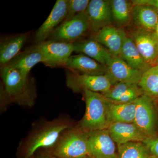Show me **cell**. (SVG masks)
Here are the masks:
<instances>
[{
  "label": "cell",
  "mask_w": 158,
  "mask_h": 158,
  "mask_svg": "<svg viewBox=\"0 0 158 158\" xmlns=\"http://www.w3.org/2000/svg\"><path fill=\"white\" fill-rule=\"evenodd\" d=\"M45 60L37 45L20 53L7 65L19 71L23 77L28 78L34 66L39 62L44 63Z\"/></svg>",
  "instance_id": "19"
},
{
  "label": "cell",
  "mask_w": 158,
  "mask_h": 158,
  "mask_svg": "<svg viewBox=\"0 0 158 158\" xmlns=\"http://www.w3.org/2000/svg\"><path fill=\"white\" fill-rule=\"evenodd\" d=\"M88 133L90 149L94 158L118 157L116 144L111 138L108 129Z\"/></svg>",
  "instance_id": "10"
},
{
  "label": "cell",
  "mask_w": 158,
  "mask_h": 158,
  "mask_svg": "<svg viewBox=\"0 0 158 158\" xmlns=\"http://www.w3.org/2000/svg\"><path fill=\"white\" fill-rule=\"evenodd\" d=\"M132 21L136 28L155 32L158 22V11L151 6H134Z\"/></svg>",
  "instance_id": "20"
},
{
  "label": "cell",
  "mask_w": 158,
  "mask_h": 158,
  "mask_svg": "<svg viewBox=\"0 0 158 158\" xmlns=\"http://www.w3.org/2000/svg\"><path fill=\"white\" fill-rule=\"evenodd\" d=\"M69 118H59L34 125L30 135L19 146V158L34 156L37 151L53 147L65 130L73 127Z\"/></svg>",
  "instance_id": "1"
},
{
  "label": "cell",
  "mask_w": 158,
  "mask_h": 158,
  "mask_svg": "<svg viewBox=\"0 0 158 158\" xmlns=\"http://www.w3.org/2000/svg\"><path fill=\"white\" fill-rule=\"evenodd\" d=\"M102 94L109 101L127 103L135 101L144 94L138 84L118 83Z\"/></svg>",
  "instance_id": "18"
},
{
  "label": "cell",
  "mask_w": 158,
  "mask_h": 158,
  "mask_svg": "<svg viewBox=\"0 0 158 158\" xmlns=\"http://www.w3.org/2000/svg\"><path fill=\"white\" fill-rule=\"evenodd\" d=\"M127 33L123 27L110 25L105 27L91 37L106 48L113 57L119 56Z\"/></svg>",
  "instance_id": "13"
},
{
  "label": "cell",
  "mask_w": 158,
  "mask_h": 158,
  "mask_svg": "<svg viewBox=\"0 0 158 158\" xmlns=\"http://www.w3.org/2000/svg\"><path fill=\"white\" fill-rule=\"evenodd\" d=\"M83 92L86 110L77 127L86 132L107 129L110 124L108 116L107 99L101 93L88 90Z\"/></svg>",
  "instance_id": "4"
},
{
  "label": "cell",
  "mask_w": 158,
  "mask_h": 158,
  "mask_svg": "<svg viewBox=\"0 0 158 158\" xmlns=\"http://www.w3.org/2000/svg\"><path fill=\"white\" fill-rule=\"evenodd\" d=\"M133 6L132 1H111V9L114 23H116L121 27L129 24L132 21Z\"/></svg>",
  "instance_id": "24"
},
{
  "label": "cell",
  "mask_w": 158,
  "mask_h": 158,
  "mask_svg": "<svg viewBox=\"0 0 158 158\" xmlns=\"http://www.w3.org/2000/svg\"><path fill=\"white\" fill-rule=\"evenodd\" d=\"M89 158H94L93 157H90Z\"/></svg>",
  "instance_id": "35"
},
{
  "label": "cell",
  "mask_w": 158,
  "mask_h": 158,
  "mask_svg": "<svg viewBox=\"0 0 158 158\" xmlns=\"http://www.w3.org/2000/svg\"><path fill=\"white\" fill-rule=\"evenodd\" d=\"M36 45L45 59L44 63L48 66H63L74 52L73 44L46 40Z\"/></svg>",
  "instance_id": "11"
},
{
  "label": "cell",
  "mask_w": 158,
  "mask_h": 158,
  "mask_svg": "<svg viewBox=\"0 0 158 158\" xmlns=\"http://www.w3.org/2000/svg\"><path fill=\"white\" fill-rule=\"evenodd\" d=\"M27 158H35V157H34V156H32L30 157Z\"/></svg>",
  "instance_id": "34"
},
{
  "label": "cell",
  "mask_w": 158,
  "mask_h": 158,
  "mask_svg": "<svg viewBox=\"0 0 158 158\" xmlns=\"http://www.w3.org/2000/svg\"><path fill=\"white\" fill-rule=\"evenodd\" d=\"M133 5H142L153 7L158 11V0H133Z\"/></svg>",
  "instance_id": "29"
},
{
  "label": "cell",
  "mask_w": 158,
  "mask_h": 158,
  "mask_svg": "<svg viewBox=\"0 0 158 158\" xmlns=\"http://www.w3.org/2000/svg\"><path fill=\"white\" fill-rule=\"evenodd\" d=\"M68 0H57L50 14L34 35L35 44L46 41L51 34L65 20L67 14Z\"/></svg>",
  "instance_id": "12"
},
{
  "label": "cell",
  "mask_w": 158,
  "mask_h": 158,
  "mask_svg": "<svg viewBox=\"0 0 158 158\" xmlns=\"http://www.w3.org/2000/svg\"><path fill=\"white\" fill-rule=\"evenodd\" d=\"M155 65H158V56L157 57V58L156 59V60H155L154 62L153 63H152L151 66Z\"/></svg>",
  "instance_id": "31"
},
{
  "label": "cell",
  "mask_w": 158,
  "mask_h": 158,
  "mask_svg": "<svg viewBox=\"0 0 158 158\" xmlns=\"http://www.w3.org/2000/svg\"><path fill=\"white\" fill-rule=\"evenodd\" d=\"M107 67V74L112 78L115 84L128 83L138 84L143 73L131 67L119 56H113Z\"/></svg>",
  "instance_id": "14"
},
{
  "label": "cell",
  "mask_w": 158,
  "mask_h": 158,
  "mask_svg": "<svg viewBox=\"0 0 158 158\" xmlns=\"http://www.w3.org/2000/svg\"><path fill=\"white\" fill-rule=\"evenodd\" d=\"M134 123L148 138L157 135V118L154 100L151 98L143 94L136 100Z\"/></svg>",
  "instance_id": "7"
},
{
  "label": "cell",
  "mask_w": 158,
  "mask_h": 158,
  "mask_svg": "<svg viewBox=\"0 0 158 158\" xmlns=\"http://www.w3.org/2000/svg\"><path fill=\"white\" fill-rule=\"evenodd\" d=\"M143 94L158 99V65H152L142 75L138 84Z\"/></svg>",
  "instance_id": "25"
},
{
  "label": "cell",
  "mask_w": 158,
  "mask_h": 158,
  "mask_svg": "<svg viewBox=\"0 0 158 158\" xmlns=\"http://www.w3.org/2000/svg\"><path fill=\"white\" fill-rule=\"evenodd\" d=\"M144 143L147 146L151 155L158 157V135L148 138Z\"/></svg>",
  "instance_id": "28"
},
{
  "label": "cell",
  "mask_w": 158,
  "mask_h": 158,
  "mask_svg": "<svg viewBox=\"0 0 158 158\" xmlns=\"http://www.w3.org/2000/svg\"><path fill=\"white\" fill-rule=\"evenodd\" d=\"M117 147V158H150L149 150L143 142H128Z\"/></svg>",
  "instance_id": "26"
},
{
  "label": "cell",
  "mask_w": 158,
  "mask_h": 158,
  "mask_svg": "<svg viewBox=\"0 0 158 158\" xmlns=\"http://www.w3.org/2000/svg\"><path fill=\"white\" fill-rule=\"evenodd\" d=\"M136 100L127 103H118L108 100L107 113L110 123H134Z\"/></svg>",
  "instance_id": "21"
},
{
  "label": "cell",
  "mask_w": 158,
  "mask_h": 158,
  "mask_svg": "<svg viewBox=\"0 0 158 158\" xmlns=\"http://www.w3.org/2000/svg\"><path fill=\"white\" fill-rule=\"evenodd\" d=\"M74 52L83 54L107 67L113 56L103 45L92 37L73 43Z\"/></svg>",
  "instance_id": "16"
},
{
  "label": "cell",
  "mask_w": 158,
  "mask_h": 158,
  "mask_svg": "<svg viewBox=\"0 0 158 158\" xmlns=\"http://www.w3.org/2000/svg\"><path fill=\"white\" fill-rule=\"evenodd\" d=\"M150 158H158V157L155 156L151 155Z\"/></svg>",
  "instance_id": "33"
},
{
  "label": "cell",
  "mask_w": 158,
  "mask_h": 158,
  "mask_svg": "<svg viewBox=\"0 0 158 158\" xmlns=\"http://www.w3.org/2000/svg\"><path fill=\"white\" fill-rule=\"evenodd\" d=\"M28 38L27 34H18L1 40L0 65L5 66L19 54Z\"/></svg>",
  "instance_id": "22"
},
{
  "label": "cell",
  "mask_w": 158,
  "mask_h": 158,
  "mask_svg": "<svg viewBox=\"0 0 158 158\" xmlns=\"http://www.w3.org/2000/svg\"><path fill=\"white\" fill-rule=\"evenodd\" d=\"M85 13L92 34L114 23L110 0H91Z\"/></svg>",
  "instance_id": "8"
},
{
  "label": "cell",
  "mask_w": 158,
  "mask_h": 158,
  "mask_svg": "<svg viewBox=\"0 0 158 158\" xmlns=\"http://www.w3.org/2000/svg\"><path fill=\"white\" fill-rule=\"evenodd\" d=\"M116 145L131 142H144L148 138L134 123H114L108 128Z\"/></svg>",
  "instance_id": "15"
},
{
  "label": "cell",
  "mask_w": 158,
  "mask_h": 158,
  "mask_svg": "<svg viewBox=\"0 0 158 158\" xmlns=\"http://www.w3.org/2000/svg\"><path fill=\"white\" fill-rule=\"evenodd\" d=\"M119 56L131 67L143 73L151 66L144 61L135 43L127 34L125 38Z\"/></svg>",
  "instance_id": "23"
},
{
  "label": "cell",
  "mask_w": 158,
  "mask_h": 158,
  "mask_svg": "<svg viewBox=\"0 0 158 158\" xmlns=\"http://www.w3.org/2000/svg\"><path fill=\"white\" fill-rule=\"evenodd\" d=\"M155 33L157 35L158 37V22L157 23V25L156 26V27L155 29Z\"/></svg>",
  "instance_id": "32"
},
{
  "label": "cell",
  "mask_w": 158,
  "mask_h": 158,
  "mask_svg": "<svg viewBox=\"0 0 158 158\" xmlns=\"http://www.w3.org/2000/svg\"><path fill=\"white\" fill-rule=\"evenodd\" d=\"M129 35L144 61L151 66L158 56V37L155 32L136 28Z\"/></svg>",
  "instance_id": "9"
},
{
  "label": "cell",
  "mask_w": 158,
  "mask_h": 158,
  "mask_svg": "<svg viewBox=\"0 0 158 158\" xmlns=\"http://www.w3.org/2000/svg\"><path fill=\"white\" fill-rule=\"evenodd\" d=\"M89 33H90V25L85 12L62 23L47 40L73 44L85 38Z\"/></svg>",
  "instance_id": "6"
},
{
  "label": "cell",
  "mask_w": 158,
  "mask_h": 158,
  "mask_svg": "<svg viewBox=\"0 0 158 158\" xmlns=\"http://www.w3.org/2000/svg\"><path fill=\"white\" fill-rule=\"evenodd\" d=\"M49 152L60 158H89L92 156L88 133L77 127L65 130Z\"/></svg>",
  "instance_id": "3"
},
{
  "label": "cell",
  "mask_w": 158,
  "mask_h": 158,
  "mask_svg": "<svg viewBox=\"0 0 158 158\" xmlns=\"http://www.w3.org/2000/svg\"><path fill=\"white\" fill-rule=\"evenodd\" d=\"M66 86L74 92L85 90L104 94L112 88L115 83L108 74L88 75L82 74L67 69L65 71Z\"/></svg>",
  "instance_id": "5"
},
{
  "label": "cell",
  "mask_w": 158,
  "mask_h": 158,
  "mask_svg": "<svg viewBox=\"0 0 158 158\" xmlns=\"http://www.w3.org/2000/svg\"><path fill=\"white\" fill-rule=\"evenodd\" d=\"M1 74L10 101L22 106L32 107L37 98L34 79L24 77L19 71L8 65L1 67Z\"/></svg>",
  "instance_id": "2"
},
{
  "label": "cell",
  "mask_w": 158,
  "mask_h": 158,
  "mask_svg": "<svg viewBox=\"0 0 158 158\" xmlns=\"http://www.w3.org/2000/svg\"><path fill=\"white\" fill-rule=\"evenodd\" d=\"M90 2L89 0H68L67 14L63 22L68 21L77 15L85 12Z\"/></svg>",
  "instance_id": "27"
},
{
  "label": "cell",
  "mask_w": 158,
  "mask_h": 158,
  "mask_svg": "<svg viewBox=\"0 0 158 158\" xmlns=\"http://www.w3.org/2000/svg\"><path fill=\"white\" fill-rule=\"evenodd\" d=\"M34 156L35 158H60L53 155L45 149L44 151L41 150V151H37Z\"/></svg>",
  "instance_id": "30"
},
{
  "label": "cell",
  "mask_w": 158,
  "mask_h": 158,
  "mask_svg": "<svg viewBox=\"0 0 158 158\" xmlns=\"http://www.w3.org/2000/svg\"><path fill=\"white\" fill-rule=\"evenodd\" d=\"M63 66L78 73L101 75L107 73V67L83 54L72 55Z\"/></svg>",
  "instance_id": "17"
}]
</instances>
